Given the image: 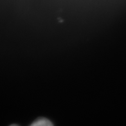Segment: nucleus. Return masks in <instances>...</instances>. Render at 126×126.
Segmentation results:
<instances>
[{
    "instance_id": "f257e3e1",
    "label": "nucleus",
    "mask_w": 126,
    "mask_h": 126,
    "mask_svg": "<svg viewBox=\"0 0 126 126\" xmlns=\"http://www.w3.org/2000/svg\"><path fill=\"white\" fill-rule=\"evenodd\" d=\"M30 126H53L50 120L46 118H39L35 120Z\"/></svg>"
},
{
    "instance_id": "f03ea898",
    "label": "nucleus",
    "mask_w": 126,
    "mask_h": 126,
    "mask_svg": "<svg viewBox=\"0 0 126 126\" xmlns=\"http://www.w3.org/2000/svg\"><path fill=\"white\" fill-rule=\"evenodd\" d=\"M10 126H19L18 125H16V124H12V125H10Z\"/></svg>"
}]
</instances>
